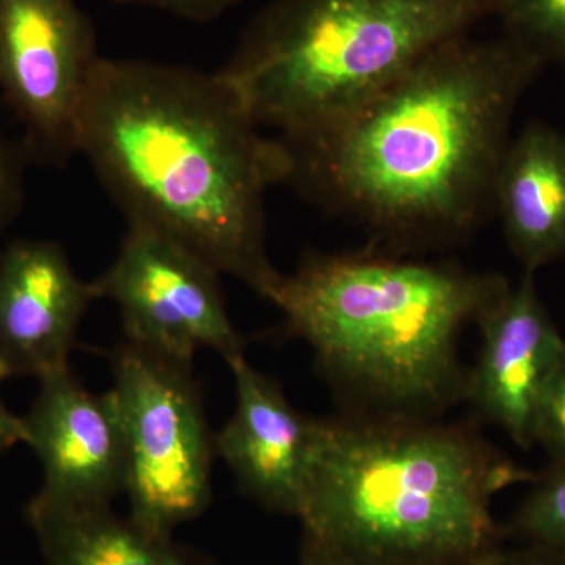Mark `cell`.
Returning <instances> with one entry per match:
<instances>
[{"label":"cell","mask_w":565,"mask_h":565,"mask_svg":"<svg viewBox=\"0 0 565 565\" xmlns=\"http://www.w3.org/2000/svg\"><path fill=\"white\" fill-rule=\"evenodd\" d=\"M111 2L148 7V9L174 14L182 20L207 22L217 20L244 0H111Z\"/></svg>","instance_id":"obj_19"},{"label":"cell","mask_w":565,"mask_h":565,"mask_svg":"<svg viewBox=\"0 0 565 565\" xmlns=\"http://www.w3.org/2000/svg\"><path fill=\"white\" fill-rule=\"evenodd\" d=\"M534 476L476 422L319 418L300 553L332 565H484L508 539L493 498Z\"/></svg>","instance_id":"obj_3"},{"label":"cell","mask_w":565,"mask_h":565,"mask_svg":"<svg viewBox=\"0 0 565 565\" xmlns=\"http://www.w3.org/2000/svg\"><path fill=\"white\" fill-rule=\"evenodd\" d=\"M493 210L526 273L565 258V134L533 122L509 141Z\"/></svg>","instance_id":"obj_13"},{"label":"cell","mask_w":565,"mask_h":565,"mask_svg":"<svg viewBox=\"0 0 565 565\" xmlns=\"http://www.w3.org/2000/svg\"><path fill=\"white\" fill-rule=\"evenodd\" d=\"M218 76L103 57L81 122L85 156L128 225L147 226L269 300L281 280L266 244V195L285 150Z\"/></svg>","instance_id":"obj_2"},{"label":"cell","mask_w":565,"mask_h":565,"mask_svg":"<svg viewBox=\"0 0 565 565\" xmlns=\"http://www.w3.org/2000/svg\"><path fill=\"white\" fill-rule=\"evenodd\" d=\"M534 444L544 449L550 462L565 460V348L539 405Z\"/></svg>","instance_id":"obj_17"},{"label":"cell","mask_w":565,"mask_h":565,"mask_svg":"<svg viewBox=\"0 0 565 565\" xmlns=\"http://www.w3.org/2000/svg\"><path fill=\"white\" fill-rule=\"evenodd\" d=\"M236 408L214 435L215 455L248 498L277 512L302 511L319 418L297 411L281 385L259 373L245 355L230 359Z\"/></svg>","instance_id":"obj_12"},{"label":"cell","mask_w":565,"mask_h":565,"mask_svg":"<svg viewBox=\"0 0 565 565\" xmlns=\"http://www.w3.org/2000/svg\"><path fill=\"white\" fill-rule=\"evenodd\" d=\"M501 0H277L218 70L259 128L319 131L388 88Z\"/></svg>","instance_id":"obj_5"},{"label":"cell","mask_w":565,"mask_h":565,"mask_svg":"<svg viewBox=\"0 0 565 565\" xmlns=\"http://www.w3.org/2000/svg\"><path fill=\"white\" fill-rule=\"evenodd\" d=\"M18 444H28L24 418L11 414L0 397V455L10 451Z\"/></svg>","instance_id":"obj_21"},{"label":"cell","mask_w":565,"mask_h":565,"mask_svg":"<svg viewBox=\"0 0 565 565\" xmlns=\"http://www.w3.org/2000/svg\"><path fill=\"white\" fill-rule=\"evenodd\" d=\"M484 565H565V556L535 546L520 545L515 548H503Z\"/></svg>","instance_id":"obj_20"},{"label":"cell","mask_w":565,"mask_h":565,"mask_svg":"<svg viewBox=\"0 0 565 565\" xmlns=\"http://www.w3.org/2000/svg\"><path fill=\"white\" fill-rule=\"evenodd\" d=\"M102 58L77 0H0V95L21 126L29 162L65 167L79 154L82 115Z\"/></svg>","instance_id":"obj_7"},{"label":"cell","mask_w":565,"mask_h":565,"mask_svg":"<svg viewBox=\"0 0 565 565\" xmlns=\"http://www.w3.org/2000/svg\"><path fill=\"white\" fill-rule=\"evenodd\" d=\"M96 300L65 248L11 241L0 252V381L46 377L70 367L82 319Z\"/></svg>","instance_id":"obj_11"},{"label":"cell","mask_w":565,"mask_h":565,"mask_svg":"<svg viewBox=\"0 0 565 565\" xmlns=\"http://www.w3.org/2000/svg\"><path fill=\"white\" fill-rule=\"evenodd\" d=\"M533 275L509 286L478 323L481 351L465 388L476 422L493 424L523 449L535 446L539 405L565 348Z\"/></svg>","instance_id":"obj_10"},{"label":"cell","mask_w":565,"mask_h":565,"mask_svg":"<svg viewBox=\"0 0 565 565\" xmlns=\"http://www.w3.org/2000/svg\"><path fill=\"white\" fill-rule=\"evenodd\" d=\"M297 565H332L329 563H326V561L318 559V557L310 556V555H303V553H300L299 556V564Z\"/></svg>","instance_id":"obj_22"},{"label":"cell","mask_w":565,"mask_h":565,"mask_svg":"<svg viewBox=\"0 0 565 565\" xmlns=\"http://www.w3.org/2000/svg\"><path fill=\"white\" fill-rule=\"evenodd\" d=\"M505 533L520 545L565 556V460L535 473L530 490L509 520Z\"/></svg>","instance_id":"obj_15"},{"label":"cell","mask_w":565,"mask_h":565,"mask_svg":"<svg viewBox=\"0 0 565 565\" xmlns=\"http://www.w3.org/2000/svg\"><path fill=\"white\" fill-rule=\"evenodd\" d=\"M221 275L166 234L128 225L114 263L92 285L96 299H109L120 310L126 343L192 366L200 349L225 362L244 353Z\"/></svg>","instance_id":"obj_8"},{"label":"cell","mask_w":565,"mask_h":565,"mask_svg":"<svg viewBox=\"0 0 565 565\" xmlns=\"http://www.w3.org/2000/svg\"><path fill=\"white\" fill-rule=\"evenodd\" d=\"M563 61L565 62V55H564V57H563Z\"/></svg>","instance_id":"obj_23"},{"label":"cell","mask_w":565,"mask_h":565,"mask_svg":"<svg viewBox=\"0 0 565 565\" xmlns=\"http://www.w3.org/2000/svg\"><path fill=\"white\" fill-rule=\"evenodd\" d=\"M509 286L500 274L371 245L305 256L269 302L282 332L310 345L345 412L441 418L465 404L460 337Z\"/></svg>","instance_id":"obj_4"},{"label":"cell","mask_w":565,"mask_h":565,"mask_svg":"<svg viewBox=\"0 0 565 565\" xmlns=\"http://www.w3.org/2000/svg\"><path fill=\"white\" fill-rule=\"evenodd\" d=\"M28 162L20 141H11L0 132V236L20 217L24 207Z\"/></svg>","instance_id":"obj_18"},{"label":"cell","mask_w":565,"mask_h":565,"mask_svg":"<svg viewBox=\"0 0 565 565\" xmlns=\"http://www.w3.org/2000/svg\"><path fill=\"white\" fill-rule=\"evenodd\" d=\"M498 17L520 46L545 58L565 55V0H501Z\"/></svg>","instance_id":"obj_16"},{"label":"cell","mask_w":565,"mask_h":565,"mask_svg":"<svg viewBox=\"0 0 565 565\" xmlns=\"http://www.w3.org/2000/svg\"><path fill=\"white\" fill-rule=\"evenodd\" d=\"M109 394L125 451L129 519L173 537L210 508L214 437L191 364L122 341L111 352Z\"/></svg>","instance_id":"obj_6"},{"label":"cell","mask_w":565,"mask_h":565,"mask_svg":"<svg viewBox=\"0 0 565 565\" xmlns=\"http://www.w3.org/2000/svg\"><path fill=\"white\" fill-rule=\"evenodd\" d=\"M28 444L43 467L33 503L50 508L111 505L125 487V451L109 394L96 396L70 367L40 381L24 416Z\"/></svg>","instance_id":"obj_9"},{"label":"cell","mask_w":565,"mask_h":565,"mask_svg":"<svg viewBox=\"0 0 565 565\" xmlns=\"http://www.w3.org/2000/svg\"><path fill=\"white\" fill-rule=\"evenodd\" d=\"M541 57L504 39L441 44L343 120L278 137L285 184L362 226L374 247H452L493 210L516 104Z\"/></svg>","instance_id":"obj_1"},{"label":"cell","mask_w":565,"mask_h":565,"mask_svg":"<svg viewBox=\"0 0 565 565\" xmlns=\"http://www.w3.org/2000/svg\"><path fill=\"white\" fill-rule=\"evenodd\" d=\"M25 516L46 565H212L173 537L115 514L111 505L65 509L31 501Z\"/></svg>","instance_id":"obj_14"}]
</instances>
